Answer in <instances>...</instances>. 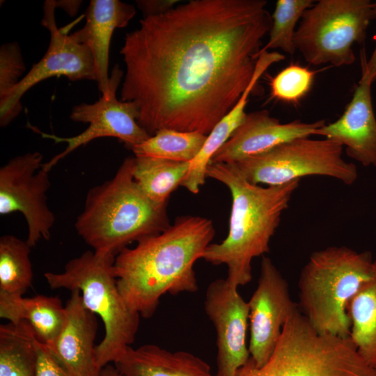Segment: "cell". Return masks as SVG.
Instances as JSON below:
<instances>
[{"label":"cell","instance_id":"24","mask_svg":"<svg viewBox=\"0 0 376 376\" xmlns=\"http://www.w3.org/2000/svg\"><path fill=\"white\" fill-rule=\"evenodd\" d=\"M207 136L196 132L162 129L131 150L136 157L191 162L201 150Z\"/></svg>","mask_w":376,"mask_h":376},{"label":"cell","instance_id":"7","mask_svg":"<svg viewBox=\"0 0 376 376\" xmlns=\"http://www.w3.org/2000/svg\"><path fill=\"white\" fill-rule=\"evenodd\" d=\"M236 376H376L350 337L320 334L298 308L287 319L268 361L252 359Z\"/></svg>","mask_w":376,"mask_h":376},{"label":"cell","instance_id":"12","mask_svg":"<svg viewBox=\"0 0 376 376\" xmlns=\"http://www.w3.org/2000/svg\"><path fill=\"white\" fill-rule=\"evenodd\" d=\"M42 154L34 151L10 159L0 169V214L19 212L28 226L27 243L49 240L55 216L47 204L49 171L42 167Z\"/></svg>","mask_w":376,"mask_h":376},{"label":"cell","instance_id":"26","mask_svg":"<svg viewBox=\"0 0 376 376\" xmlns=\"http://www.w3.org/2000/svg\"><path fill=\"white\" fill-rule=\"evenodd\" d=\"M313 0H278L272 15V26L269 32V40L262 47L259 56L269 49H281L293 54L296 52L294 44L295 27L304 13L311 7Z\"/></svg>","mask_w":376,"mask_h":376},{"label":"cell","instance_id":"6","mask_svg":"<svg viewBox=\"0 0 376 376\" xmlns=\"http://www.w3.org/2000/svg\"><path fill=\"white\" fill-rule=\"evenodd\" d=\"M115 257L87 251L69 260L63 272L44 274L52 289L79 290L85 307L101 318L104 336L95 347L100 369L121 358L134 342L139 324V314L119 291L113 273Z\"/></svg>","mask_w":376,"mask_h":376},{"label":"cell","instance_id":"1","mask_svg":"<svg viewBox=\"0 0 376 376\" xmlns=\"http://www.w3.org/2000/svg\"><path fill=\"white\" fill-rule=\"evenodd\" d=\"M265 0H191L144 17L126 34L121 100L150 135H208L237 102L256 70L272 15Z\"/></svg>","mask_w":376,"mask_h":376},{"label":"cell","instance_id":"18","mask_svg":"<svg viewBox=\"0 0 376 376\" xmlns=\"http://www.w3.org/2000/svg\"><path fill=\"white\" fill-rule=\"evenodd\" d=\"M136 15L134 6L118 0H91L84 26L72 33L90 50L95 63L96 81L103 96L109 91V60L115 29L125 27Z\"/></svg>","mask_w":376,"mask_h":376},{"label":"cell","instance_id":"20","mask_svg":"<svg viewBox=\"0 0 376 376\" xmlns=\"http://www.w3.org/2000/svg\"><path fill=\"white\" fill-rule=\"evenodd\" d=\"M0 317L11 323L25 321L36 339L49 345L60 334L66 318L61 299L42 295L23 297L22 295L0 291Z\"/></svg>","mask_w":376,"mask_h":376},{"label":"cell","instance_id":"17","mask_svg":"<svg viewBox=\"0 0 376 376\" xmlns=\"http://www.w3.org/2000/svg\"><path fill=\"white\" fill-rule=\"evenodd\" d=\"M371 85L361 79L341 116L321 127L318 135L345 146L347 155L363 166L376 167V118Z\"/></svg>","mask_w":376,"mask_h":376},{"label":"cell","instance_id":"3","mask_svg":"<svg viewBox=\"0 0 376 376\" xmlns=\"http://www.w3.org/2000/svg\"><path fill=\"white\" fill-rule=\"evenodd\" d=\"M206 174L228 188L232 205L228 235L219 243L210 244L202 258L226 265V280L239 288L252 279L253 259L269 251L270 240L300 180L264 187L249 182L235 163H210Z\"/></svg>","mask_w":376,"mask_h":376},{"label":"cell","instance_id":"14","mask_svg":"<svg viewBox=\"0 0 376 376\" xmlns=\"http://www.w3.org/2000/svg\"><path fill=\"white\" fill-rule=\"evenodd\" d=\"M226 279L208 285L204 308L217 334V376H236L250 358L246 342L249 317L248 301Z\"/></svg>","mask_w":376,"mask_h":376},{"label":"cell","instance_id":"15","mask_svg":"<svg viewBox=\"0 0 376 376\" xmlns=\"http://www.w3.org/2000/svg\"><path fill=\"white\" fill-rule=\"evenodd\" d=\"M325 120L305 123L294 120L281 123L267 110L246 113L242 123L216 152L210 163H237L267 152L292 140L318 135Z\"/></svg>","mask_w":376,"mask_h":376},{"label":"cell","instance_id":"33","mask_svg":"<svg viewBox=\"0 0 376 376\" xmlns=\"http://www.w3.org/2000/svg\"><path fill=\"white\" fill-rule=\"evenodd\" d=\"M100 376H123L115 367L107 365L101 370Z\"/></svg>","mask_w":376,"mask_h":376},{"label":"cell","instance_id":"9","mask_svg":"<svg viewBox=\"0 0 376 376\" xmlns=\"http://www.w3.org/2000/svg\"><path fill=\"white\" fill-rule=\"evenodd\" d=\"M343 146L334 141L302 137L235 164L244 177L254 185L276 186L320 175L351 185L358 178L357 168L343 159Z\"/></svg>","mask_w":376,"mask_h":376},{"label":"cell","instance_id":"2","mask_svg":"<svg viewBox=\"0 0 376 376\" xmlns=\"http://www.w3.org/2000/svg\"><path fill=\"white\" fill-rule=\"evenodd\" d=\"M214 235L210 219L180 216L162 232L120 251L115 257L113 273L129 307L150 318L164 295L196 291L194 266Z\"/></svg>","mask_w":376,"mask_h":376},{"label":"cell","instance_id":"27","mask_svg":"<svg viewBox=\"0 0 376 376\" xmlns=\"http://www.w3.org/2000/svg\"><path fill=\"white\" fill-rule=\"evenodd\" d=\"M315 72L307 68L291 64L270 80L272 98L288 103L299 102L311 90Z\"/></svg>","mask_w":376,"mask_h":376},{"label":"cell","instance_id":"11","mask_svg":"<svg viewBox=\"0 0 376 376\" xmlns=\"http://www.w3.org/2000/svg\"><path fill=\"white\" fill-rule=\"evenodd\" d=\"M55 0L45 1L41 24L50 33L47 52L23 76L18 84L0 101V125H9L22 109L21 99L32 87L48 78L64 76L72 81H96L94 60L88 48L79 42L65 28H58Z\"/></svg>","mask_w":376,"mask_h":376},{"label":"cell","instance_id":"29","mask_svg":"<svg viewBox=\"0 0 376 376\" xmlns=\"http://www.w3.org/2000/svg\"><path fill=\"white\" fill-rule=\"evenodd\" d=\"M37 354L36 376H72L52 354L47 347L35 338Z\"/></svg>","mask_w":376,"mask_h":376},{"label":"cell","instance_id":"4","mask_svg":"<svg viewBox=\"0 0 376 376\" xmlns=\"http://www.w3.org/2000/svg\"><path fill=\"white\" fill-rule=\"evenodd\" d=\"M134 157L114 176L90 189L75 228L97 253L116 256L133 242L158 234L171 224L166 205L150 201L134 179Z\"/></svg>","mask_w":376,"mask_h":376},{"label":"cell","instance_id":"28","mask_svg":"<svg viewBox=\"0 0 376 376\" xmlns=\"http://www.w3.org/2000/svg\"><path fill=\"white\" fill-rule=\"evenodd\" d=\"M26 70L17 42H7L0 48V101L18 84Z\"/></svg>","mask_w":376,"mask_h":376},{"label":"cell","instance_id":"32","mask_svg":"<svg viewBox=\"0 0 376 376\" xmlns=\"http://www.w3.org/2000/svg\"><path fill=\"white\" fill-rule=\"evenodd\" d=\"M82 1L79 0L55 1L56 8H61L69 15L74 16L79 10Z\"/></svg>","mask_w":376,"mask_h":376},{"label":"cell","instance_id":"8","mask_svg":"<svg viewBox=\"0 0 376 376\" xmlns=\"http://www.w3.org/2000/svg\"><path fill=\"white\" fill-rule=\"evenodd\" d=\"M376 19V3L370 0H320L303 14L294 44L309 64L352 65L354 43L364 42Z\"/></svg>","mask_w":376,"mask_h":376},{"label":"cell","instance_id":"5","mask_svg":"<svg viewBox=\"0 0 376 376\" xmlns=\"http://www.w3.org/2000/svg\"><path fill=\"white\" fill-rule=\"evenodd\" d=\"M373 262L370 251L345 246L311 254L298 280V306L318 333L350 337L348 305L370 279Z\"/></svg>","mask_w":376,"mask_h":376},{"label":"cell","instance_id":"16","mask_svg":"<svg viewBox=\"0 0 376 376\" xmlns=\"http://www.w3.org/2000/svg\"><path fill=\"white\" fill-rule=\"evenodd\" d=\"M65 306L66 318L55 341L46 345L60 365L72 376H100L94 341L96 315L86 308L79 290L70 291Z\"/></svg>","mask_w":376,"mask_h":376},{"label":"cell","instance_id":"25","mask_svg":"<svg viewBox=\"0 0 376 376\" xmlns=\"http://www.w3.org/2000/svg\"><path fill=\"white\" fill-rule=\"evenodd\" d=\"M31 246L12 235L0 238V291L23 294L31 286L33 270L29 254Z\"/></svg>","mask_w":376,"mask_h":376},{"label":"cell","instance_id":"23","mask_svg":"<svg viewBox=\"0 0 376 376\" xmlns=\"http://www.w3.org/2000/svg\"><path fill=\"white\" fill-rule=\"evenodd\" d=\"M35 338L25 321L0 326V376H36Z\"/></svg>","mask_w":376,"mask_h":376},{"label":"cell","instance_id":"19","mask_svg":"<svg viewBox=\"0 0 376 376\" xmlns=\"http://www.w3.org/2000/svg\"><path fill=\"white\" fill-rule=\"evenodd\" d=\"M115 366L123 376H217L198 357L153 344L130 346Z\"/></svg>","mask_w":376,"mask_h":376},{"label":"cell","instance_id":"21","mask_svg":"<svg viewBox=\"0 0 376 376\" xmlns=\"http://www.w3.org/2000/svg\"><path fill=\"white\" fill-rule=\"evenodd\" d=\"M350 337L364 361L376 370V260L370 279L350 301Z\"/></svg>","mask_w":376,"mask_h":376},{"label":"cell","instance_id":"31","mask_svg":"<svg viewBox=\"0 0 376 376\" xmlns=\"http://www.w3.org/2000/svg\"><path fill=\"white\" fill-rule=\"evenodd\" d=\"M376 3V1H375ZM361 79L373 84L376 79V46L368 61H362Z\"/></svg>","mask_w":376,"mask_h":376},{"label":"cell","instance_id":"10","mask_svg":"<svg viewBox=\"0 0 376 376\" xmlns=\"http://www.w3.org/2000/svg\"><path fill=\"white\" fill-rule=\"evenodd\" d=\"M124 71L116 65L110 75V91L98 101L92 103H81L72 109L71 120L75 122L88 123V127L80 134L63 137L40 131L36 127L30 126L42 138L54 141L55 143H65L67 146L61 152L53 157L42 167L50 171L62 159L79 147L90 141L104 137L116 138L132 149L151 136L138 123L139 111L136 105L128 101L118 100L116 91L123 81Z\"/></svg>","mask_w":376,"mask_h":376},{"label":"cell","instance_id":"13","mask_svg":"<svg viewBox=\"0 0 376 376\" xmlns=\"http://www.w3.org/2000/svg\"><path fill=\"white\" fill-rule=\"evenodd\" d=\"M248 304L249 351L255 365L261 367L273 353L287 319L298 309L287 281L268 257H263L258 285Z\"/></svg>","mask_w":376,"mask_h":376},{"label":"cell","instance_id":"22","mask_svg":"<svg viewBox=\"0 0 376 376\" xmlns=\"http://www.w3.org/2000/svg\"><path fill=\"white\" fill-rule=\"evenodd\" d=\"M190 162L149 157H134V179L152 202L167 204L170 195L186 178Z\"/></svg>","mask_w":376,"mask_h":376},{"label":"cell","instance_id":"30","mask_svg":"<svg viewBox=\"0 0 376 376\" xmlns=\"http://www.w3.org/2000/svg\"><path fill=\"white\" fill-rule=\"evenodd\" d=\"M176 0H138V8L144 17L163 14L175 6Z\"/></svg>","mask_w":376,"mask_h":376}]
</instances>
